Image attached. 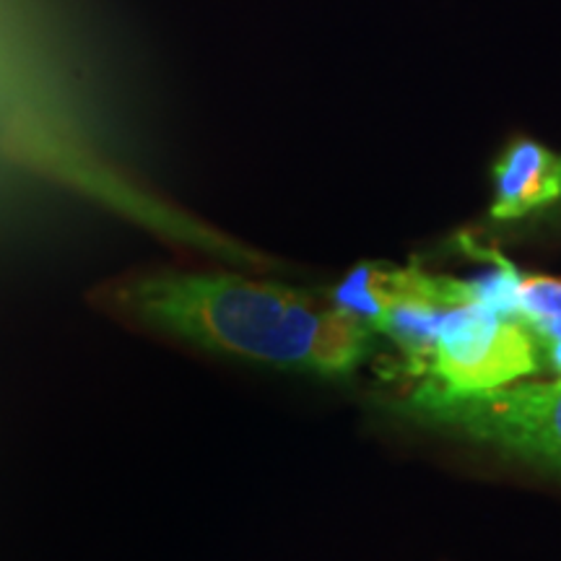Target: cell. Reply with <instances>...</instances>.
<instances>
[{"label":"cell","mask_w":561,"mask_h":561,"mask_svg":"<svg viewBox=\"0 0 561 561\" xmlns=\"http://www.w3.org/2000/svg\"><path fill=\"white\" fill-rule=\"evenodd\" d=\"M104 301L193 346L320 377L354 375L375 343L328 297L240 273H144L110 284Z\"/></svg>","instance_id":"6da1fadb"},{"label":"cell","mask_w":561,"mask_h":561,"mask_svg":"<svg viewBox=\"0 0 561 561\" xmlns=\"http://www.w3.org/2000/svg\"><path fill=\"white\" fill-rule=\"evenodd\" d=\"M396 416L424 430L561 476V380H520L460 392L432 377L392 398Z\"/></svg>","instance_id":"7a4b0ae2"},{"label":"cell","mask_w":561,"mask_h":561,"mask_svg":"<svg viewBox=\"0 0 561 561\" xmlns=\"http://www.w3.org/2000/svg\"><path fill=\"white\" fill-rule=\"evenodd\" d=\"M541 369L536 335L483 301L453 305L442 318L426 377L460 392L494 390Z\"/></svg>","instance_id":"3957f363"},{"label":"cell","mask_w":561,"mask_h":561,"mask_svg":"<svg viewBox=\"0 0 561 561\" xmlns=\"http://www.w3.org/2000/svg\"><path fill=\"white\" fill-rule=\"evenodd\" d=\"M561 198V157L533 138L512 140L494 164L496 221H515Z\"/></svg>","instance_id":"277c9868"},{"label":"cell","mask_w":561,"mask_h":561,"mask_svg":"<svg viewBox=\"0 0 561 561\" xmlns=\"http://www.w3.org/2000/svg\"><path fill=\"white\" fill-rule=\"evenodd\" d=\"M396 289V268L385 263H362L333 286L328 299L339 310L359 320L369 331H377Z\"/></svg>","instance_id":"5b68a950"},{"label":"cell","mask_w":561,"mask_h":561,"mask_svg":"<svg viewBox=\"0 0 561 561\" xmlns=\"http://www.w3.org/2000/svg\"><path fill=\"white\" fill-rule=\"evenodd\" d=\"M517 307L536 341L561 339V278L523 273Z\"/></svg>","instance_id":"8992f818"},{"label":"cell","mask_w":561,"mask_h":561,"mask_svg":"<svg viewBox=\"0 0 561 561\" xmlns=\"http://www.w3.org/2000/svg\"><path fill=\"white\" fill-rule=\"evenodd\" d=\"M538 351H541V367L546 364L561 380V339L538 341Z\"/></svg>","instance_id":"52a82bcc"}]
</instances>
